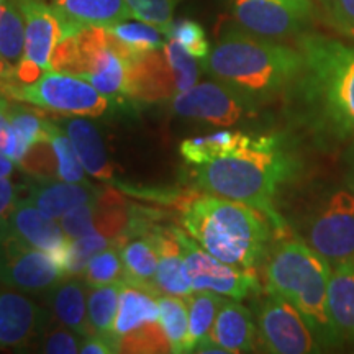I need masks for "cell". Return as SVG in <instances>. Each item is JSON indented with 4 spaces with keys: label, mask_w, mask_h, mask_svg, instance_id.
<instances>
[{
    "label": "cell",
    "mask_w": 354,
    "mask_h": 354,
    "mask_svg": "<svg viewBox=\"0 0 354 354\" xmlns=\"http://www.w3.org/2000/svg\"><path fill=\"white\" fill-rule=\"evenodd\" d=\"M120 287L122 284H110L94 287V290L91 292L87 304V323L91 335L115 338L113 325L118 312Z\"/></svg>",
    "instance_id": "31"
},
{
    "label": "cell",
    "mask_w": 354,
    "mask_h": 354,
    "mask_svg": "<svg viewBox=\"0 0 354 354\" xmlns=\"http://www.w3.org/2000/svg\"><path fill=\"white\" fill-rule=\"evenodd\" d=\"M51 323V313L17 292L0 294V349L37 348Z\"/></svg>",
    "instance_id": "14"
},
{
    "label": "cell",
    "mask_w": 354,
    "mask_h": 354,
    "mask_svg": "<svg viewBox=\"0 0 354 354\" xmlns=\"http://www.w3.org/2000/svg\"><path fill=\"white\" fill-rule=\"evenodd\" d=\"M202 68L216 81L259 100L294 87L305 69V57L300 50L271 38L230 28L202 61Z\"/></svg>",
    "instance_id": "3"
},
{
    "label": "cell",
    "mask_w": 354,
    "mask_h": 354,
    "mask_svg": "<svg viewBox=\"0 0 354 354\" xmlns=\"http://www.w3.org/2000/svg\"><path fill=\"white\" fill-rule=\"evenodd\" d=\"M95 198L79 203L77 207L61 216L59 225L68 240H76V238L95 232Z\"/></svg>",
    "instance_id": "44"
},
{
    "label": "cell",
    "mask_w": 354,
    "mask_h": 354,
    "mask_svg": "<svg viewBox=\"0 0 354 354\" xmlns=\"http://www.w3.org/2000/svg\"><path fill=\"white\" fill-rule=\"evenodd\" d=\"M159 323L169 339L171 353H192L189 342V307L185 299L159 295Z\"/></svg>",
    "instance_id": "30"
},
{
    "label": "cell",
    "mask_w": 354,
    "mask_h": 354,
    "mask_svg": "<svg viewBox=\"0 0 354 354\" xmlns=\"http://www.w3.org/2000/svg\"><path fill=\"white\" fill-rule=\"evenodd\" d=\"M233 15L246 32L271 39L302 35L310 20L279 0H233Z\"/></svg>",
    "instance_id": "16"
},
{
    "label": "cell",
    "mask_w": 354,
    "mask_h": 354,
    "mask_svg": "<svg viewBox=\"0 0 354 354\" xmlns=\"http://www.w3.org/2000/svg\"><path fill=\"white\" fill-rule=\"evenodd\" d=\"M20 169L25 172L30 179L35 180H57L59 171H57V158L53 148L50 136L44 123V133L35 143L30 146L25 156L19 161ZM61 180V179H59Z\"/></svg>",
    "instance_id": "34"
},
{
    "label": "cell",
    "mask_w": 354,
    "mask_h": 354,
    "mask_svg": "<svg viewBox=\"0 0 354 354\" xmlns=\"http://www.w3.org/2000/svg\"><path fill=\"white\" fill-rule=\"evenodd\" d=\"M24 187H19L8 177H0V221L6 220L17 202L20 201V194Z\"/></svg>",
    "instance_id": "46"
},
{
    "label": "cell",
    "mask_w": 354,
    "mask_h": 354,
    "mask_svg": "<svg viewBox=\"0 0 354 354\" xmlns=\"http://www.w3.org/2000/svg\"><path fill=\"white\" fill-rule=\"evenodd\" d=\"M15 99L64 115L100 117L109 110V99L91 82L59 71H46L37 81L10 88Z\"/></svg>",
    "instance_id": "8"
},
{
    "label": "cell",
    "mask_w": 354,
    "mask_h": 354,
    "mask_svg": "<svg viewBox=\"0 0 354 354\" xmlns=\"http://www.w3.org/2000/svg\"><path fill=\"white\" fill-rule=\"evenodd\" d=\"M15 171V161L0 153V177H10Z\"/></svg>",
    "instance_id": "50"
},
{
    "label": "cell",
    "mask_w": 354,
    "mask_h": 354,
    "mask_svg": "<svg viewBox=\"0 0 354 354\" xmlns=\"http://www.w3.org/2000/svg\"><path fill=\"white\" fill-rule=\"evenodd\" d=\"M167 63H169L172 74L176 79L177 92H185L196 86L198 77V66L187 51L180 46L176 39L167 38V41L162 46Z\"/></svg>",
    "instance_id": "40"
},
{
    "label": "cell",
    "mask_w": 354,
    "mask_h": 354,
    "mask_svg": "<svg viewBox=\"0 0 354 354\" xmlns=\"http://www.w3.org/2000/svg\"><path fill=\"white\" fill-rule=\"evenodd\" d=\"M117 241L110 240L99 232L88 233L86 236L76 238V240H68L66 245L63 261H61V268L66 276H74V274H81L86 268L88 261L97 253L104 251L105 248L115 245Z\"/></svg>",
    "instance_id": "36"
},
{
    "label": "cell",
    "mask_w": 354,
    "mask_h": 354,
    "mask_svg": "<svg viewBox=\"0 0 354 354\" xmlns=\"http://www.w3.org/2000/svg\"><path fill=\"white\" fill-rule=\"evenodd\" d=\"M159 264L156 271V287L162 295L187 297L192 294V284L187 274L183 248L177 240L174 228L156 227Z\"/></svg>",
    "instance_id": "22"
},
{
    "label": "cell",
    "mask_w": 354,
    "mask_h": 354,
    "mask_svg": "<svg viewBox=\"0 0 354 354\" xmlns=\"http://www.w3.org/2000/svg\"><path fill=\"white\" fill-rule=\"evenodd\" d=\"M82 338L84 336L68 326H55L50 323L37 348L38 351L48 354H76L81 349Z\"/></svg>",
    "instance_id": "43"
},
{
    "label": "cell",
    "mask_w": 354,
    "mask_h": 354,
    "mask_svg": "<svg viewBox=\"0 0 354 354\" xmlns=\"http://www.w3.org/2000/svg\"><path fill=\"white\" fill-rule=\"evenodd\" d=\"M167 38L176 39L190 56L198 61H203L210 55V43L207 39L205 30L197 21L189 19H180L172 24Z\"/></svg>",
    "instance_id": "41"
},
{
    "label": "cell",
    "mask_w": 354,
    "mask_h": 354,
    "mask_svg": "<svg viewBox=\"0 0 354 354\" xmlns=\"http://www.w3.org/2000/svg\"><path fill=\"white\" fill-rule=\"evenodd\" d=\"M7 115L17 138L15 162L19 165V161L25 156L30 146L44 133V123H46V120L39 117L37 112H33V110L12 104H7Z\"/></svg>",
    "instance_id": "37"
},
{
    "label": "cell",
    "mask_w": 354,
    "mask_h": 354,
    "mask_svg": "<svg viewBox=\"0 0 354 354\" xmlns=\"http://www.w3.org/2000/svg\"><path fill=\"white\" fill-rule=\"evenodd\" d=\"M174 92H177L176 79L162 48L130 61L127 99L153 104L171 99Z\"/></svg>",
    "instance_id": "17"
},
{
    "label": "cell",
    "mask_w": 354,
    "mask_h": 354,
    "mask_svg": "<svg viewBox=\"0 0 354 354\" xmlns=\"http://www.w3.org/2000/svg\"><path fill=\"white\" fill-rule=\"evenodd\" d=\"M55 220L56 218H51L37 209L26 197H20L10 215L0 221V228L6 230L12 236L19 238L25 245L38 248L44 253L51 254V258L61 266L68 238L61 225Z\"/></svg>",
    "instance_id": "15"
},
{
    "label": "cell",
    "mask_w": 354,
    "mask_h": 354,
    "mask_svg": "<svg viewBox=\"0 0 354 354\" xmlns=\"http://www.w3.org/2000/svg\"><path fill=\"white\" fill-rule=\"evenodd\" d=\"M209 336L227 353H253L256 348L253 315L240 300L227 297L216 313Z\"/></svg>",
    "instance_id": "20"
},
{
    "label": "cell",
    "mask_w": 354,
    "mask_h": 354,
    "mask_svg": "<svg viewBox=\"0 0 354 354\" xmlns=\"http://www.w3.org/2000/svg\"><path fill=\"white\" fill-rule=\"evenodd\" d=\"M328 312L343 343H354V259L335 264L331 269Z\"/></svg>",
    "instance_id": "23"
},
{
    "label": "cell",
    "mask_w": 354,
    "mask_h": 354,
    "mask_svg": "<svg viewBox=\"0 0 354 354\" xmlns=\"http://www.w3.org/2000/svg\"><path fill=\"white\" fill-rule=\"evenodd\" d=\"M7 104L8 102L0 97V153L6 154V156L12 159V161H15L17 159V138H15V133H13L12 123H10V120H8Z\"/></svg>",
    "instance_id": "45"
},
{
    "label": "cell",
    "mask_w": 354,
    "mask_h": 354,
    "mask_svg": "<svg viewBox=\"0 0 354 354\" xmlns=\"http://www.w3.org/2000/svg\"><path fill=\"white\" fill-rule=\"evenodd\" d=\"M302 162L279 135H250L236 149L196 166L198 187L214 196L248 203L284 233V220L274 209L277 192L299 176Z\"/></svg>",
    "instance_id": "1"
},
{
    "label": "cell",
    "mask_w": 354,
    "mask_h": 354,
    "mask_svg": "<svg viewBox=\"0 0 354 354\" xmlns=\"http://www.w3.org/2000/svg\"><path fill=\"white\" fill-rule=\"evenodd\" d=\"M46 131L57 158L59 179L66 180V183H87L86 169L79 161L76 149H74L66 131L57 125V122L50 120H46Z\"/></svg>",
    "instance_id": "35"
},
{
    "label": "cell",
    "mask_w": 354,
    "mask_h": 354,
    "mask_svg": "<svg viewBox=\"0 0 354 354\" xmlns=\"http://www.w3.org/2000/svg\"><path fill=\"white\" fill-rule=\"evenodd\" d=\"M156 299L158 295L145 287L122 282L118 312L113 325V335L117 342L118 338L131 333L146 323L159 320V305Z\"/></svg>",
    "instance_id": "24"
},
{
    "label": "cell",
    "mask_w": 354,
    "mask_h": 354,
    "mask_svg": "<svg viewBox=\"0 0 354 354\" xmlns=\"http://www.w3.org/2000/svg\"><path fill=\"white\" fill-rule=\"evenodd\" d=\"M131 215L125 197L118 190H100L95 198V232L113 241L118 240L127 232Z\"/></svg>",
    "instance_id": "29"
},
{
    "label": "cell",
    "mask_w": 354,
    "mask_h": 354,
    "mask_svg": "<svg viewBox=\"0 0 354 354\" xmlns=\"http://www.w3.org/2000/svg\"><path fill=\"white\" fill-rule=\"evenodd\" d=\"M133 19L154 25L162 33L169 35L174 24V8L179 0H125Z\"/></svg>",
    "instance_id": "39"
},
{
    "label": "cell",
    "mask_w": 354,
    "mask_h": 354,
    "mask_svg": "<svg viewBox=\"0 0 354 354\" xmlns=\"http://www.w3.org/2000/svg\"><path fill=\"white\" fill-rule=\"evenodd\" d=\"M25 197L51 218H61L79 203L94 201L100 190L88 183L33 180L24 185Z\"/></svg>",
    "instance_id": "19"
},
{
    "label": "cell",
    "mask_w": 354,
    "mask_h": 354,
    "mask_svg": "<svg viewBox=\"0 0 354 354\" xmlns=\"http://www.w3.org/2000/svg\"><path fill=\"white\" fill-rule=\"evenodd\" d=\"M300 232L331 268L354 259V194L344 184L323 187L305 209Z\"/></svg>",
    "instance_id": "7"
},
{
    "label": "cell",
    "mask_w": 354,
    "mask_h": 354,
    "mask_svg": "<svg viewBox=\"0 0 354 354\" xmlns=\"http://www.w3.org/2000/svg\"><path fill=\"white\" fill-rule=\"evenodd\" d=\"M53 8L59 15L64 35L84 26H107L133 19L125 0H53Z\"/></svg>",
    "instance_id": "18"
},
{
    "label": "cell",
    "mask_w": 354,
    "mask_h": 354,
    "mask_svg": "<svg viewBox=\"0 0 354 354\" xmlns=\"http://www.w3.org/2000/svg\"><path fill=\"white\" fill-rule=\"evenodd\" d=\"M118 353H171V344L161 323L154 322L118 338Z\"/></svg>",
    "instance_id": "38"
},
{
    "label": "cell",
    "mask_w": 354,
    "mask_h": 354,
    "mask_svg": "<svg viewBox=\"0 0 354 354\" xmlns=\"http://www.w3.org/2000/svg\"><path fill=\"white\" fill-rule=\"evenodd\" d=\"M130 56L105 26H84L64 35L51 57V69L91 82L107 99H127Z\"/></svg>",
    "instance_id": "6"
},
{
    "label": "cell",
    "mask_w": 354,
    "mask_h": 354,
    "mask_svg": "<svg viewBox=\"0 0 354 354\" xmlns=\"http://www.w3.org/2000/svg\"><path fill=\"white\" fill-rule=\"evenodd\" d=\"M184 299L189 307L190 351H194L196 344L210 335L215 317L225 297L210 290H196V294H190Z\"/></svg>",
    "instance_id": "32"
},
{
    "label": "cell",
    "mask_w": 354,
    "mask_h": 354,
    "mask_svg": "<svg viewBox=\"0 0 354 354\" xmlns=\"http://www.w3.org/2000/svg\"><path fill=\"white\" fill-rule=\"evenodd\" d=\"M248 133L245 131H216L214 135L201 136V138L184 140L180 143V154L189 165L198 166L212 159L223 156L238 146L243 145Z\"/></svg>",
    "instance_id": "27"
},
{
    "label": "cell",
    "mask_w": 354,
    "mask_h": 354,
    "mask_svg": "<svg viewBox=\"0 0 354 354\" xmlns=\"http://www.w3.org/2000/svg\"><path fill=\"white\" fill-rule=\"evenodd\" d=\"M64 276L51 254L0 228V284L28 294H48Z\"/></svg>",
    "instance_id": "11"
},
{
    "label": "cell",
    "mask_w": 354,
    "mask_h": 354,
    "mask_svg": "<svg viewBox=\"0 0 354 354\" xmlns=\"http://www.w3.org/2000/svg\"><path fill=\"white\" fill-rule=\"evenodd\" d=\"M176 230L183 248L187 274L194 290H210L221 297L243 300L251 294H259L261 284L254 269L238 268L216 259L209 251L189 238V233Z\"/></svg>",
    "instance_id": "9"
},
{
    "label": "cell",
    "mask_w": 354,
    "mask_h": 354,
    "mask_svg": "<svg viewBox=\"0 0 354 354\" xmlns=\"http://www.w3.org/2000/svg\"><path fill=\"white\" fill-rule=\"evenodd\" d=\"M25 21V53L15 68V79L30 84L51 69V57L63 38V24L44 0H15Z\"/></svg>",
    "instance_id": "12"
},
{
    "label": "cell",
    "mask_w": 354,
    "mask_h": 354,
    "mask_svg": "<svg viewBox=\"0 0 354 354\" xmlns=\"http://www.w3.org/2000/svg\"><path fill=\"white\" fill-rule=\"evenodd\" d=\"M323 21L354 43V0H317Z\"/></svg>",
    "instance_id": "42"
},
{
    "label": "cell",
    "mask_w": 354,
    "mask_h": 354,
    "mask_svg": "<svg viewBox=\"0 0 354 354\" xmlns=\"http://www.w3.org/2000/svg\"><path fill=\"white\" fill-rule=\"evenodd\" d=\"M79 353H82V354L118 353V342L115 338H110V336L87 335L82 338L81 349H79Z\"/></svg>",
    "instance_id": "47"
},
{
    "label": "cell",
    "mask_w": 354,
    "mask_h": 354,
    "mask_svg": "<svg viewBox=\"0 0 354 354\" xmlns=\"http://www.w3.org/2000/svg\"><path fill=\"white\" fill-rule=\"evenodd\" d=\"M57 125L69 136L79 161L88 176L107 183L113 179V166L107 156L104 140L94 123L86 118H69V120L57 122Z\"/></svg>",
    "instance_id": "21"
},
{
    "label": "cell",
    "mask_w": 354,
    "mask_h": 354,
    "mask_svg": "<svg viewBox=\"0 0 354 354\" xmlns=\"http://www.w3.org/2000/svg\"><path fill=\"white\" fill-rule=\"evenodd\" d=\"M299 50L305 69L294 88L305 123L325 140L354 141V46L305 33Z\"/></svg>",
    "instance_id": "2"
},
{
    "label": "cell",
    "mask_w": 354,
    "mask_h": 354,
    "mask_svg": "<svg viewBox=\"0 0 354 354\" xmlns=\"http://www.w3.org/2000/svg\"><path fill=\"white\" fill-rule=\"evenodd\" d=\"M331 266L304 240H286L274 248L266 266V289L299 310L322 349L342 348L328 312Z\"/></svg>",
    "instance_id": "5"
},
{
    "label": "cell",
    "mask_w": 354,
    "mask_h": 354,
    "mask_svg": "<svg viewBox=\"0 0 354 354\" xmlns=\"http://www.w3.org/2000/svg\"><path fill=\"white\" fill-rule=\"evenodd\" d=\"M174 112L214 127H232L258 113V100L225 82H202L177 92Z\"/></svg>",
    "instance_id": "10"
},
{
    "label": "cell",
    "mask_w": 354,
    "mask_h": 354,
    "mask_svg": "<svg viewBox=\"0 0 354 354\" xmlns=\"http://www.w3.org/2000/svg\"><path fill=\"white\" fill-rule=\"evenodd\" d=\"M3 2V0H0V3H2Z\"/></svg>",
    "instance_id": "52"
},
{
    "label": "cell",
    "mask_w": 354,
    "mask_h": 354,
    "mask_svg": "<svg viewBox=\"0 0 354 354\" xmlns=\"http://www.w3.org/2000/svg\"><path fill=\"white\" fill-rule=\"evenodd\" d=\"M279 2H282L284 6L290 7L292 10L300 13V15L307 17V19H310V17H312V13H313V2H312V0H279Z\"/></svg>",
    "instance_id": "49"
},
{
    "label": "cell",
    "mask_w": 354,
    "mask_h": 354,
    "mask_svg": "<svg viewBox=\"0 0 354 354\" xmlns=\"http://www.w3.org/2000/svg\"><path fill=\"white\" fill-rule=\"evenodd\" d=\"M25 53V21L13 0L0 3V63L15 71Z\"/></svg>",
    "instance_id": "26"
},
{
    "label": "cell",
    "mask_w": 354,
    "mask_h": 354,
    "mask_svg": "<svg viewBox=\"0 0 354 354\" xmlns=\"http://www.w3.org/2000/svg\"><path fill=\"white\" fill-rule=\"evenodd\" d=\"M0 88H6V91H8V87H7V84L2 81V79H0Z\"/></svg>",
    "instance_id": "51"
},
{
    "label": "cell",
    "mask_w": 354,
    "mask_h": 354,
    "mask_svg": "<svg viewBox=\"0 0 354 354\" xmlns=\"http://www.w3.org/2000/svg\"><path fill=\"white\" fill-rule=\"evenodd\" d=\"M51 313L57 323L74 330L81 336L91 335L86 317V286L77 279L59 282L48 292Z\"/></svg>",
    "instance_id": "25"
},
{
    "label": "cell",
    "mask_w": 354,
    "mask_h": 354,
    "mask_svg": "<svg viewBox=\"0 0 354 354\" xmlns=\"http://www.w3.org/2000/svg\"><path fill=\"white\" fill-rule=\"evenodd\" d=\"M87 287H102L110 284H122L125 281V266H123L120 248L117 243L105 248L88 261L81 272Z\"/></svg>",
    "instance_id": "33"
},
{
    "label": "cell",
    "mask_w": 354,
    "mask_h": 354,
    "mask_svg": "<svg viewBox=\"0 0 354 354\" xmlns=\"http://www.w3.org/2000/svg\"><path fill=\"white\" fill-rule=\"evenodd\" d=\"M344 185L354 194V141L344 154Z\"/></svg>",
    "instance_id": "48"
},
{
    "label": "cell",
    "mask_w": 354,
    "mask_h": 354,
    "mask_svg": "<svg viewBox=\"0 0 354 354\" xmlns=\"http://www.w3.org/2000/svg\"><path fill=\"white\" fill-rule=\"evenodd\" d=\"M268 216L248 203L220 196H198L183 207V225L190 236L216 259L254 269L268 253Z\"/></svg>",
    "instance_id": "4"
},
{
    "label": "cell",
    "mask_w": 354,
    "mask_h": 354,
    "mask_svg": "<svg viewBox=\"0 0 354 354\" xmlns=\"http://www.w3.org/2000/svg\"><path fill=\"white\" fill-rule=\"evenodd\" d=\"M107 30L120 41L122 48L131 59L146 53L161 50L166 43V39L162 38L166 35L161 30L141 20L128 21L127 19L107 26Z\"/></svg>",
    "instance_id": "28"
},
{
    "label": "cell",
    "mask_w": 354,
    "mask_h": 354,
    "mask_svg": "<svg viewBox=\"0 0 354 354\" xmlns=\"http://www.w3.org/2000/svg\"><path fill=\"white\" fill-rule=\"evenodd\" d=\"M258 335L266 353L308 354L322 351L315 335L299 310L271 292L259 304Z\"/></svg>",
    "instance_id": "13"
}]
</instances>
